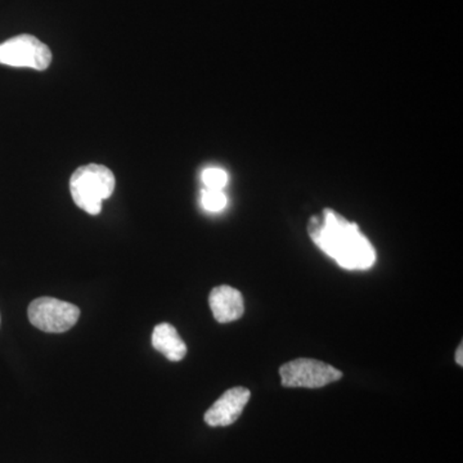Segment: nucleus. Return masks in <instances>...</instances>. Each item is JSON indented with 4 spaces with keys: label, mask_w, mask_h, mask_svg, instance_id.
Wrapping results in <instances>:
<instances>
[{
    "label": "nucleus",
    "mask_w": 463,
    "mask_h": 463,
    "mask_svg": "<svg viewBox=\"0 0 463 463\" xmlns=\"http://www.w3.org/2000/svg\"><path fill=\"white\" fill-rule=\"evenodd\" d=\"M52 62L48 45L29 33L14 36L0 44V65L47 70Z\"/></svg>",
    "instance_id": "5"
},
{
    "label": "nucleus",
    "mask_w": 463,
    "mask_h": 463,
    "mask_svg": "<svg viewBox=\"0 0 463 463\" xmlns=\"http://www.w3.org/2000/svg\"><path fill=\"white\" fill-rule=\"evenodd\" d=\"M307 233L325 254L344 269L365 270L376 263L373 243L362 233L358 224L339 213L325 209L310 218Z\"/></svg>",
    "instance_id": "1"
},
{
    "label": "nucleus",
    "mask_w": 463,
    "mask_h": 463,
    "mask_svg": "<svg viewBox=\"0 0 463 463\" xmlns=\"http://www.w3.org/2000/svg\"><path fill=\"white\" fill-rule=\"evenodd\" d=\"M206 190L223 191L228 183V174L221 167H207L201 174Z\"/></svg>",
    "instance_id": "9"
},
{
    "label": "nucleus",
    "mask_w": 463,
    "mask_h": 463,
    "mask_svg": "<svg viewBox=\"0 0 463 463\" xmlns=\"http://www.w3.org/2000/svg\"><path fill=\"white\" fill-rule=\"evenodd\" d=\"M30 322L48 334H62L78 323L80 309L74 304L54 298H35L27 310Z\"/></svg>",
    "instance_id": "3"
},
{
    "label": "nucleus",
    "mask_w": 463,
    "mask_h": 463,
    "mask_svg": "<svg viewBox=\"0 0 463 463\" xmlns=\"http://www.w3.org/2000/svg\"><path fill=\"white\" fill-rule=\"evenodd\" d=\"M213 316L219 323L237 321L245 313L242 294L231 286H218L213 288L209 297Z\"/></svg>",
    "instance_id": "7"
},
{
    "label": "nucleus",
    "mask_w": 463,
    "mask_h": 463,
    "mask_svg": "<svg viewBox=\"0 0 463 463\" xmlns=\"http://www.w3.org/2000/svg\"><path fill=\"white\" fill-rule=\"evenodd\" d=\"M116 179L109 167L90 164L76 169L70 179L72 200L90 215L102 212L103 200L114 194Z\"/></svg>",
    "instance_id": "2"
},
{
    "label": "nucleus",
    "mask_w": 463,
    "mask_h": 463,
    "mask_svg": "<svg viewBox=\"0 0 463 463\" xmlns=\"http://www.w3.org/2000/svg\"><path fill=\"white\" fill-rule=\"evenodd\" d=\"M462 354H463V347H462V344H461V345H459L458 349H457V352H456L457 364L463 365Z\"/></svg>",
    "instance_id": "11"
},
{
    "label": "nucleus",
    "mask_w": 463,
    "mask_h": 463,
    "mask_svg": "<svg viewBox=\"0 0 463 463\" xmlns=\"http://www.w3.org/2000/svg\"><path fill=\"white\" fill-rule=\"evenodd\" d=\"M251 392L246 388L227 390L205 413V422L212 428L230 426L237 421L249 403Z\"/></svg>",
    "instance_id": "6"
},
{
    "label": "nucleus",
    "mask_w": 463,
    "mask_h": 463,
    "mask_svg": "<svg viewBox=\"0 0 463 463\" xmlns=\"http://www.w3.org/2000/svg\"><path fill=\"white\" fill-rule=\"evenodd\" d=\"M152 346L172 362H179L187 354V345L170 323H160L152 334Z\"/></svg>",
    "instance_id": "8"
},
{
    "label": "nucleus",
    "mask_w": 463,
    "mask_h": 463,
    "mask_svg": "<svg viewBox=\"0 0 463 463\" xmlns=\"http://www.w3.org/2000/svg\"><path fill=\"white\" fill-rule=\"evenodd\" d=\"M279 374L285 388L318 389L343 377V373L331 364L307 358L288 362L279 368Z\"/></svg>",
    "instance_id": "4"
},
{
    "label": "nucleus",
    "mask_w": 463,
    "mask_h": 463,
    "mask_svg": "<svg viewBox=\"0 0 463 463\" xmlns=\"http://www.w3.org/2000/svg\"><path fill=\"white\" fill-rule=\"evenodd\" d=\"M228 199L223 191L206 190L201 191V205L210 213H219L227 206Z\"/></svg>",
    "instance_id": "10"
}]
</instances>
